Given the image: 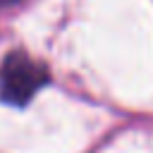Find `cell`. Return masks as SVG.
<instances>
[{"mask_svg": "<svg viewBox=\"0 0 153 153\" xmlns=\"http://www.w3.org/2000/svg\"><path fill=\"white\" fill-rule=\"evenodd\" d=\"M19 0H0V7H7V5H17Z\"/></svg>", "mask_w": 153, "mask_h": 153, "instance_id": "cell-2", "label": "cell"}, {"mask_svg": "<svg viewBox=\"0 0 153 153\" xmlns=\"http://www.w3.org/2000/svg\"><path fill=\"white\" fill-rule=\"evenodd\" d=\"M48 69L22 50L10 53L0 67V98L14 108L26 105L45 84Z\"/></svg>", "mask_w": 153, "mask_h": 153, "instance_id": "cell-1", "label": "cell"}]
</instances>
